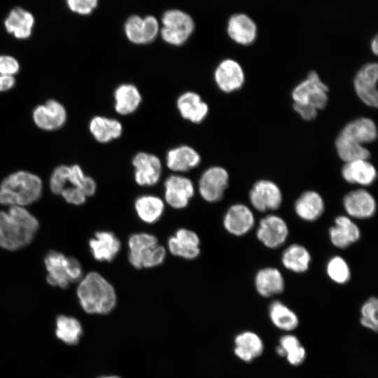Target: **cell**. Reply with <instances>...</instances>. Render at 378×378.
<instances>
[{
    "label": "cell",
    "instance_id": "obj_1",
    "mask_svg": "<svg viewBox=\"0 0 378 378\" xmlns=\"http://www.w3.org/2000/svg\"><path fill=\"white\" fill-rule=\"evenodd\" d=\"M39 228L37 218L25 207L0 210V247L16 251L29 245Z\"/></svg>",
    "mask_w": 378,
    "mask_h": 378
},
{
    "label": "cell",
    "instance_id": "obj_2",
    "mask_svg": "<svg viewBox=\"0 0 378 378\" xmlns=\"http://www.w3.org/2000/svg\"><path fill=\"white\" fill-rule=\"evenodd\" d=\"M49 187L53 194L74 205L83 204L97 190L94 178L86 175L76 164L56 167L50 175Z\"/></svg>",
    "mask_w": 378,
    "mask_h": 378
},
{
    "label": "cell",
    "instance_id": "obj_3",
    "mask_svg": "<svg viewBox=\"0 0 378 378\" xmlns=\"http://www.w3.org/2000/svg\"><path fill=\"white\" fill-rule=\"evenodd\" d=\"M76 295L83 309L90 314H106L117 303L113 285L101 274L91 271L79 281Z\"/></svg>",
    "mask_w": 378,
    "mask_h": 378
},
{
    "label": "cell",
    "instance_id": "obj_4",
    "mask_svg": "<svg viewBox=\"0 0 378 378\" xmlns=\"http://www.w3.org/2000/svg\"><path fill=\"white\" fill-rule=\"evenodd\" d=\"M43 192V181L36 174L18 170L0 183V204L25 207L38 201Z\"/></svg>",
    "mask_w": 378,
    "mask_h": 378
},
{
    "label": "cell",
    "instance_id": "obj_5",
    "mask_svg": "<svg viewBox=\"0 0 378 378\" xmlns=\"http://www.w3.org/2000/svg\"><path fill=\"white\" fill-rule=\"evenodd\" d=\"M127 245L128 260L136 269L153 268L165 260L166 249L153 234L133 233L128 238Z\"/></svg>",
    "mask_w": 378,
    "mask_h": 378
},
{
    "label": "cell",
    "instance_id": "obj_6",
    "mask_svg": "<svg viewBox=\"0 0 378 378\" xmlns=\"http://www.w3.org/2000/svg\"><path fill=\"white\" fill-rule=\"evenodd\" d=\"M47 272L46 281L52 286L66 288L71 284L78 283L83 276L80 262L57 251H50L44 258Z\"/></svg>",
    "mask_w": 378,
    "mask_h": 378
},
{
    "label": "cell",
    "instance_id": "obj_7",
    "mask_svg": "<svg viewBox=\"0 0 378 378\" xmlns=\"http://www.w3.org/2000/svg\"><path fill=\"white\" fill-rule=\"evenodd\" d=\"M162 38L174 46H180L185 43L195 29L192 18L183 11L176 9L166 11L162 18Z\"/></svg>",
    "mask_w": 378,
    "mask_h": 378
},
{
    "label": "cell",
    "instance_id": "obj_8",
    "mask_svg": "<svg viewBox=\"0 0 378 378\" xmlns=\"http://www.w3.org/2000/svg\"><path fill=\"white\" fill-rule=\"evenodd\" d=\"M328 87L320 79L318 74L311 71L307 78L295 87L291 95L295 103L309 104L321 110L328 104Z\"/></svg>",
    "mask_w": 378,
    "mask_h": 378
},
{
    "label": "cell",
    "instance_id": "obj_9",
    "mask_svg": "<svg viewBox=\"0 0 378 378\" xmlns=\"http://www.w3.org/2000/svg\"><path fill=\"white\" fill-rule=\"evenodd\" d=\"M228 183L227 171L220 166H211L202 173L198 181V191L204 201L216 202L222 200Z\"/></svg>",
    "mask_w": 378,
    "mask_h": 378
},
{
    "label": "cell",
    "instance_id": "obj_10",
    "mask_svg": "<svg viewBox=\"0 0 378 378\" xmlns=\"http://www.w3.org/2000/svg\"><path fill=\"white\" fill-rule=\"evenodd\" d=\"M134 178L136 183L143 187L153 186L157 184L162 176V164L155 154L141 151L132 158Z\"/></svg>",
    "mask_w": 378,
    "mask_h": 378
},
{
    "label": "cell",
    "instance_id": "obj_11",
    "mask_svg": "<svg viewBox=\"0 0 378 378\" xmlns=\"http://www.w3.org/2000/svg\"><path fill=\"white\" fill-rule=\"evenodd\" d=\"M248 196L252 206L260 212L276 210L283 202V195L279 187L274 182L267 179H260L255 182Z\"/></svg>",
    "mask_w": 378,
    "mask_h": 378
},
{
    "label": "cell",
    "instance_id": "obj_12",
    "mask_svg": "<svg viewBox=\"0 0 378 378\" xmlns=\"http://www.w3.org/2000/svg\"><path fill=\"white\" fill-rule=\"evenodd\" d=\"M195 195V186L188 177L180 174L169 176L164 182V199L175 209L186 208Z\"/></svg>",
    "mask_w": 378,
    "mask_h": 378
},
{
    "label": "cell",
    "instance_id": "obj_13",
    "mask_svg": "<svg viewBox=\"0 0 378 378\" xmlns=\"http://www.w3.org/2000/svg\"><path fill=\"white\" fill-rule=\"evenodd\" d=\"M67 119L64 106L59 101L50 99L36 106L32 111V120L39 129L52 132L63 127Z\"/></svg>",
    "mask_w": 378,
    "mask_h": 378
},
{
    "label": "cell",
    "instance_id": "obj_14",
    "mask_svg": "<svg viewBox=\"0 0 378 378\" xmlns=\"http://www.w3.org/2000/svg\"><path fill=\"white\" fill-rule=\"evenodd\" d=\"M289 234L288 227L283 218L274 214L263 217L259 222L256 237L267 248H276L286 241Z\"/></svg>",
    "mask_w": 378,
    "mask_h": 378
},
{
    "label": "cell",
    "instance_id": "obj_15",
    "mask_svg": "<svg viewBox=\"0 0 378 378\" xmlns=\"http://www.w3.org/2000/svg\"><path fill=\"white\" fill-rule=\"evenodd\" d=\"M378 65L374 62L364 64L356 74L354 86L357 96L366 105L377 107L378 92Z\"/></svg>",
    "mask_w": 378,
    "mask_h": 378
},
{
    "label": "cell",
    "instance_id": "obj_16",
    "mask_svg": "<svg viewBox=\"0 0 378 378\" xmlns=\"http://www.w3.org/2000/svg\"><path fill=\"white\" fill-rule=\"evenodd\" d=\"M125 33L127 39L136 45H145L153 42L160 31L159 23L153 16L141 18L132 15L125 24Z\"/></svg>",
    "mask_w": 378,
    "mask_h": 378
},
{
    "label": "cell",
    "instance_id": "obj_17",
    "mask_svg": "<svg viewBox=\"0 0 378 378\" xmlns=\"http://www.w3.org/2000/svg\"><path fill=\"white\" fill-rule=\"evenodd\" d=\"M214 79L220 91L230 93L243 86L245 75L238 62L232 59H225L216 66L214 71Z\"/></svg>",
    "mask_w": 378,
    "mask_h": 378
},
{
    "label": "cell",
    "instance_id": "obj_18",
    "mask_svg": "<svg viewBox=\"0 0 378 378\" xmlns=\"http://www.w3.org/2000/svg\"><path fill=\"white\" fill-rule=\"evenodd\" d=\"M343 206L348 216L356 219H368L377 211V202L374 196L367 190L359 188L346 194Z\"/></svg>",
    "mask_w": 378,
    "mask_h": 378
},
{
    "label": "cell",
    "instance_id": "obj_19",
    "mask_svg": "<svg viewBox=\"0 0 378 378\" xmlns=\"http://www.w3.org/2000/svg\"><path fill=\"white\" fill-rule=\"evenodd\" d=\"M200 239L194 231L179 228L169 237L167 248L174 256L186 260H194L200 254Z\"/></svg>",
    "mask_w": 378,
    "mask_h": 378
},
{
    "label": "cell",
    "instance_id": "obj_20",
    "mask_svg": "<svg viewBox=\"0 0 378 378\" xmlns=\"http://www.w3.org/2000/svg\"><path fill=\"white\" fill-rule=\"evenodd\" d=\"M225 230L240 237L248 233L254 226L255 217L251 209L244 204H234L226 211L223 218Z\"/></svg>",
    "mask_w": 378,
    "mask_h": 378
},
{
    "label": "cell",
    "instance_id": "obj_21",
    "mask_svg": "<svg viewBox=\"0 0 378 378\" xmlns=\"http://www.w3.org/2000/svg\"><path fill=\"white\" fill-rule=\"evenodd\" d=\"M89 248L92 257L99 262H111L121 250V242L111 231H97L89 240Z\"/></svg>",
    "mask_w": 378,
    "mask_h": 378
},
{
    "label": "cell",
    "instance_id": "obj_22",
    "mask_svg": "<svg viewBox=\"0 0 378 378\" xmlns=\"http://www.w3.org/2000/svg\"><path fill=\"white\" fill-rule=\"evenodd\" d=\"M176 108L184 120L200 124L203 122L209 113V106L202 97L193 91L181 93L176 99Z\"/></svg>",
    "mask_w": 378,
    "mask_h": 378
},
{
    "label": "cell",
    "instance_id": "obj_23",
    "mask_svg": "<svg viewBox=\"0 0 378 378\" xmlns=\"http://www.w3.org/2000/svg\"><path fill=\"white\" fill-rule=\"evenodd\" d=\"M201 160L200 154L193 147L186 144L170 148L165 156L167 168L176 174L196 168Z\"/></svg>",
    "mask_w": 378,
    "mask_h": 378
},
{
    "label": "cell",
    "instance_id": "obj_24",
    "mask_svg": "<svg viewBox=\"0 0 378 378\" xmlns=\"http://www.w3.org/2000/svg\"><path fill=\"white\" fill-rule=\"evenodd\" d=\"M329 237L333 246L346 248L360 239V230L348 216H338L335 219V225L329 229Z\"/></svg>",
    "mask_w": 378,
    "mask_h": 378
},
{
    "label": "cell",
    "instance_id": "obj_25",
    "mask_svg": "<svg viewBox=\"0 0 378 378\" xmlns=\"http://www.w3.org/2000/svg\"><path fill=\"white\" fill-rule=\"evenodd\" d=\"M338 135L354 144L364 145L377 139V129L372 119L360 117L347 123Z\"/></svg>",
    "mask_w": 378,
    "mask_h": 378
},
{
    "label": "cell",
    "instance_id": "obj_26",
    "mask_svg": "<svg viewBox=\"0 0 378 378\" xmlns=\"http://www.w3.org/2000/svg\"><path fill=\"white\" fill-rule=\"evenodd\" d=\"M341 174L349 183L368 186L374 183L377 176L374 166L368 160H357L345 162Z\"/></svg>",
    "mask_w": 378,
    "mask_h": 378
},
{
    "label": "cell",
    "instance_id": "obj_27",
    "mask_svg": "<svg viewBox=\"0 0 378 378\" xmlns=\"http://www.w3.org/2000/svg\"><path fill=\"white\" fill-rule=\"evenodd\" d=\"M114 109L120 115L134 113L142 102L139 88L132 83H122L113 92Z\"/></svg>",
    "mask_w": 378,
    "mask_h": 378
},
{
    "label": "cell",
    "instance_id": "obj_28",
    "mask_svg": "<svg viewBox=\"0 0 378 378\" xmlns=\"http://www.w3.org/2000/svg\"><path fill=\"white\" fill-rule=\"evenodd\" d=\"M89 131L97 142L107 144L121 136L123 127L115 118L95 115L90 120Z\"/></svg>",
    "mask_w": 378,
    "mask_h": 378
},
{
    "label": "cell",
    "instance_id": "obj_29",
    "mask_svg": "<svg viewBox=\"0 0 378 378\" xmlns=\"http://www.w3.org/2000/svg\"><path fill=\"white\" fill-rule=\"evenodd\" d=\"M254 284L258 294L264 298L280 294L285 288L282 274L277 268L272 267L260 270L255 276Z\"/></svg>",
    "mask_w": 378,
    "mask_h": 378
},
{
    "label": "cell",
    "instance_id": "obj_30",
    "mask_svg": "<svg viewBox=\"0 0 378 378\" xmlns=\"http://www.w3.org/2000/svg\"><path fill=\"white\" fill-rule=\"evenodd\" d=\"M227 31L232 41L243 46L253 43L257 36L255 22L245 14L232 15L228 21Z\"/></svg>",
    "mask_w": 378,
    "mask_h": 378
},
{
    "label": "cell",
    "instance_id": "obj_31",
    "mask_svg": "<svg viewBox=\"0 0 378 378\" xmlns=\"http://www.w3.org/2000/svg\"><path fill=\"white\" fill-rule=\"evenodd\" d=\"M295 212L304 221L312 222L320 218L325 209L322 196L314 190L304 192L295 201Z\"/></svg>",
    "mask_w": 378,
    "mask_h": 378
},
{
    "label": "cell",
    "instance_id": "obj_32",
    "mask_svg": "<svg viewBox=\"0 0 378 378\" xmlns=\"http://www.w3.org/2000/svg\"><path fill=\"white\" fill-rule=\"evenodd\" d=\"M263 351V342L254 332L244 331L234 338V352L242 361L250 363L260 356Z\"/></svg>",
    "mask_w": 378,
    "mask_h": 378
},
{
    "label": "cell",
    "instance_id": "obj_33",
    "mask_svg": "<svg viewBox=\"0 0 378 378\" xmlns=\"http://www.w3.org/2000/svg\"><path fill=\"white\" fill-rule=\"evenodd\" d=\"M134 208L138 218L142 222L153 224L163 215L164 202L156 195H142L136 198Z\"/></svg>",
    "mask_w": 378,
    "mask_h": 378
},
{
    "label": "cell",
    "instance_id": "obj_34",
    "mask_svg": "<svg viewBox=\"0 0 378 378\" xmlns=\"http://www.w3.org/2000/svg\"><path fill=\"white\" fill-rule=\"evenodd\" d=\"M34 24L32 14L22 8L11 10L4 21L7 32L18 39L29 38L31 35Z\"/></svg>",
    "mask_w": 378,
    "mask_h": 378
},
{
    "label": "cell",
    "instance_id": "obj_35",
    "mask_svg": "<svg viewBox=\"0 0 378 378\" xmlns=\"http://www.w3.org/2000/svg\"><path fill=\"white\" fill-rule=\"evenodd\" d=\"M311 261L309 251L299 244H293L288 246L281 255V262L284 267L295 273L307 272Z\"/></svg>",
    "mask_w": 378,
    "mask_h": 378
},
{
    "label": "cell",
    "instance_id": "obj_36",
    "mask_svg": "<svg viewBox=\"0 0 378 378\" xmlns=\"http://www.w3.org/2000/svg\"><path fill=\"white\" fill-rule=\"evenodd\" d=\"M269 316L275 327L286 332L294 330L299 325L298 315L280 301L271 303Z\"/></svg>",
    "mask_w": 378,
    "mask_h": 378
},
{
    "label": "cell",
    "instance_id": "obj_37",
    "mask_svg": "<svg viewBox=\"0 0 378 378\" xmlns=\"http://www.w3.org/2000/svg\"><path fill=\"white\" fill-rule=\"evenodd\" d=\"M55 326L57 337L66 344H76L83 334L81 323L73 316H58L56 318Z\"/></svg>",
    "mask_w": 378,
    "mask_h": 378
},
{
    "label": "cell",
    "instance_id": "obj_38",
    "mask_svg": "<svg viewBox=\"0 0 378 378\" xmlns=\"http://www.w3.org/2000/svg\"><path fill=\"white\" fill-rule=\"evenodd\" d=\"M335 148L338 156L344 162L368 160L370 157V152L363 145L351 143L340 135L335 139Z\"/></svg>",
    "mask_w": 378,
    "mask_h": 378
},
{
    "label": "cell",
    "instance_id": "obj_39",
    "mask_svg": "<svg viewBox=\"0 0 378 378\" xmlns=\"http://www.w3.org/2000/svg\"><path fill=\"white\" fill-rule=\"evenodd\" d=\"M279 346L282 349L284 357L291 365L298 366L304 361L306 350L296 336L292 334L281 336Z\"/></svg>",
    "mask_w": 378,
    "mask_h": 378
},
{
    "label": "cell",
    "instance_id": "obj_40",
    "mask_svg": "<svg viewBox=\"0 0 378 378\" xmlns=\"http://www.w3.org/2000/svg\"><path fill=\"white\" fill-rule=\"evenodd\" d=\"M328 276L335 283L344 284L351 279V270L347 262L340 255L330 258L326 265Z\"/></svg>",
    "mask_w": 378,
    "mask_h": 378
},
{
    "label": "cell",
    "instance_id": "obj_41",
    "mask_svg": "<svg viewBox=\"0 0 378 378\" xmlns=\"http://www.w3.org/2000/svg\"><path fill=\"white\" fill-rule=\"evenodd\" d=\"M378 300L375 297L368 298L362 305L360 309V324L374 332L378 328Z\"/></svg>",
    "mask_w": 378,
    "mask_h": 378
},
{
    "label": "cell",
    "instance_id": "obj_42",
    "mask_svg": "<svg viewBox=\"0 0 378 378\" xmlns=\"http://www.w3.org/2000/svg\"><path fill=\"white\" fill-rule=\"evenodd\" d=\"M69 9L80 15H88L97 7L98 0H66Z\"/></svg>",
    "mask_w": 378,
    "mask_h": 378
},
{
    "label": "cell",
    "instance_id": "obj_43",
    "mask_svg": "<svg viewBox=\"0 0 378 378\" xmlns=\"http://www.w3.org/2000/svg\"><path fill=\"white\" fill-rule=\"evenodd\" d=\"M20 69L19 62L13 56L0 55V74L15 76Z\"/></svg>",
    "mask_w": 378,
    "mask_h": 378
},
{
    "label": "cell",
    "instance_id": "obj_44",
    "mask_svg": "<svg viewBox=\"0 0 378 378\" xmlns=\"http://www.w3.org/2000/svg\"><path fill=\"white\" fill-rule=\"evenodd\" d=\"M293 106L294 110L304 120H312L317 116L318 110L311 105L293 102Z\"/></svg>",
    "mask_w": 378,
    "mask_h": 378
},
{
    "label": "cell",
    "instance_id": "obj_45",
    "mask_svg": "<svg viewBox=\"0 0 378 378\" xmlns=\"http://www.w3.org/2000/svg\"><path fill=\"white\" fill-rule=\"evenodd\" d=\"M16 80L14 76L0 74V92H7L14 88Z\"/></svg>",
    "mask_w": 378,
    "mask_h": 378
},
{
    "label": "cell",
    "instance_id": "obj_46",
    "mask_svg": "<svg viewBox=\"0 0 378 378\" xmlns=\"http://www.w3.org/2000/svg\"><path fill=\"white\" fill-rule=\"evenodd\" d=\"M370 48L372 52L374 55H377L378 52V41L377 36H376L371 41Z\"/></svg>",
    "mask_w": 378,
    "mask_h": 378
},
{
    "label": "cell",
    "instance_id": "obj_47",
    "mask_svg": "<svg viewBox=\"0 0 378 378\" xmlns=\"http://www.w3.org/2000/svg\"><path fill=\"white\" fill-rule=\"evenodd\" d=\"M99 378H120V377H118V376L113 375V376H103V377H101Z\"/></svg>",
    "mask_w": 378,
    "mask_h": 378
}]
</instances>
